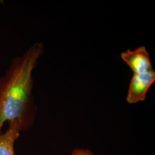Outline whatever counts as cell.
<instances>
[{"label": "cell", "instance_id": "cell-1", "mask_svg": "<svg viewBox=\"0 0 155 155\" xmlns=\"http://www.w3.org/2000/svg\"><path fill=\"white\" fill-rule=\"evenodd\" d=\"M44 50L43 43H35L22 55L13 58L0 77V133L6 122L21 132L33 127L38 106L33 94L32 74Z\"/></svg>", "mask_w": 155, "mask_h": 155}, {"label": "cell", "instance_id": "cell-2", "mask_svg": "<svg viewBox=\"0 0 155 155\" xmlns=\"http://www.w3.org/2000/svg\"><path fill=\"white\" fill-rule=\"evenodd\" d=\"M155 81V71L153 70L133 74L128 90L127 102L133 104L145 101L148 90Z\"/></svg>", "mask_w": 155, "mask_h": 155}, {"label": "cell", "instance_id": "cell-3", "mask_svg": "<svg viewBox=\"0 0 155 155\" xmlns=\"http://www.w3.org/2000/svg\"><path fill=\"white\" fill-rule=\"evenodd\" d=\"M122 60L132 69L134 74H138L153 70L150 55L143 46L136 50H127L121 54Z\"/></svg>", "mask_w": 155, "mask_h": 155}, {"label": "cell", "instance_id": "cell-4", "mask_svg": "<svg viewBox=\"0 0 155 155\" xmlns=\"http://www.w3.org/2000/svg\"><path fill=\"white\" fill-rule=\"evenodd\" d=\"M20 133L14 125H9L5 133H0V155H15V144Z\"/></svg>", "mask_w": 155, "mask_h": 155}, {"label": "cell", "instance_id": "cell-5", "mask_svg": "<svg viewBox=\"0 0 155 155\" xmlns=\"http://www.w3.org/2000/svg\"><path fill=\"white\" fill-rule=\"evenodd\" d=\"M70 155H100L95 154L92 151L88 149L84 148H77L73 150Z\"/></svg>", "mask_w": 155, "mask_h": 155}]
</instances>
